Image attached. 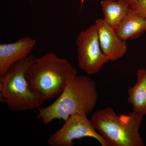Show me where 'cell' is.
<instances>
[{
  "label": "cell",
  "mask_w": 146,
  "mask_h": 146,
  "mask_svg": "<svg viewBox=\"0 0 146 146\" xmlns=\"http://www.w3.org/2000/svg\"><path fill=\"white\" fill-rule=\"evenodd\" d=\"M98 97L95 81L87 76L77 75L53 103L39 108L36 118L47 125L55 119L66 121L76 114L87 116L96 107Z\"/></svg>",
  "instance_id": "cell-1"
},
{
  "label": "cell",
  "mask_w": 146,
  "mask_h": 146,
  "mask_svg": "<svg viewBox=\"0 0 146 146\" xmlns=\"http://www.w3.org/2000/svg\"><path fill=\"white\" fill-rule=\"evenodd\" d=\"M77 73L68 59L48 52L36 58L26 77L32 91L45 101L60 96Z\"/></svg>",
  "instance_id": "cell-2"
},
{
  "label": "cell",
  "mask_w": 146,
  "mask_h": 146,
  "mask_svg": "<svg viewBox=\"0 0 146 146\" xmlns=\"http://www.w3.org/2000/svg\"><path fill=\"white\" fill-rule=\"evenodd\" d=\"M30 54L14 63L0 76V102L13 112L39 109L45 101L32 91L26 77V72L36 61Z\"/></svg>",
  "instance_id": "cell-3"
},
{
  "label": "cell",
  "mask_w": 146,
  "mask_h": 146,
  "mask_svg": "<svg viewBox=\"0 0 146 146\" xmlns=\"http://www.w3.org/2000/svg\"><path fill=\"white\" fill-rule=\"evenodd\" d=\"M143 117L133 111L119 115L108 107L94 112L91 121L110 146H144L139 132Z\"/></svg>",
  "instance_id": "cell-4"
},
{
  "label": "cell",
  "mask_w": 146,
  "mask_h": 146,
  "mask_svg": "<svg viewBox=\"0 0 146 146\" xmlns=\"http://www.w3.org/2000/svg\"><path fill=\"white\" fill-rule=\"evenodd\" d=\"M76 44L79 67L87 74L99 72L110 60L101 48L95 24L78 33Z\"/></svg>",
  "instance_id": "cell-5"
},
{
  "label": "cell",
  "mask_w": 146,
  "mask_h": 146,
  "mask_svg": "<svg viewBox=\"0 0 146 146\" xmlns=\"http://www.w3.org/2000/svg\"><path fill=\"white\" fill-rule=\"evenodd\" d=\"M88 137L95 138L102 146H110L87 116L76 114L70 116L61 128L49 136L47 144L50 146H73L75 140Z\"/></svg>",
  "instance_id": "cell-6"
},
{
  "label": "cell",
  "mask_w": 146,
  "mask_h": 146,
  "mask_svg": "<svg viewBox=\"0 0 146 146\" xmlns=\"http://www.w3.org/2000/svg\"><path fill=\"white\" fill-rule=\"evenodd\" d=\"M98 29L101 48L110 61L123 57L127 52L126 41L118 36L115 29L109 26L104 19H98L95 22Z\"/></svg>",
  "instance_id": "cell-7"
},
{
  "label": "cell",
  "mask_w": 146,
  "mask_h": 146,
  "mask_svg": "<svg viewBox=\"0 0 146 146\" xmlns=\"http://www.w3.org/2000/svg\"><path fill=\"white\" fill-rule=\"evenodd\" d=\"M36 44L35 39L25 36L16 42L0 45V76L11 65L29 55Z\"/></svg>",
  "instance_id": "cell-8"
},
{
  "label": "cell",
  "mask_w": 146,
  "mask_h": 146,
  "mask_svg": "<svg viewBox=\"0 0 146 146\" xmlns=\"http://www.w3.org/2000/svg\"><path fill=\"white\" fill-rule=\"evenodd\" d=\"M115 31L124 41L138 38L146 31V18L130 7L127 14Z\"/></svg>",
  "instance_id": "cell-9"
},
{
  "label": "cell",
  "mask_w": 146,
  "mask_h": 146,
  "mask_svg": "<svg viewBox=\"0 0 146 146\" xmlns=\"http://www.w3.org/2000/svg\"><path fill=\"white\" fill-rule=\"evenodd\" d=\"M137 82L128 90L127 100L132 105L133 111L144 116L146 115V69L136 72Z\"/></svg>",
  "instance_id": "cell-10"
},
{
  "label": "cell",
  "mask_w": 146,
  "mask_h": 146,
  "mask_svg": "<svg viewBox=\"0 0 146 146\" xmlns=\"http://www.w3.org/2000/svg\"><path fill=\"white\" fill-rule=\"evenodd\" d=\"M100 4L104 21L115 29L121 23L130 8L129 5L119 1L102 0Z\"/></svg>",
  "instance_id": "cell-11"
},
{
  "label": "cell",
  "mask_w": 146,
  "mask_h": 146,
  "mask_svg": "<svg viewBox=\"0 0 146 146\" xmlns=\"http://www.w3.org/2000/svg\"><path fill=\"white\" fill-rule=\"evenodd\" d=\"M130 7L137 13L146 18V0H140L135 4Z\"/></svg>",
  "instance_id": "cell-12"
},
{
  "label": "cell",
  "mask_w": 146,
  "mask_h": 146,
  "mask_svg": "<svg viewBox=\"0 0 146 146\" xmlns=\"http://www.w3.org/2000/svg\"><path fill=\"white\" fill-rule=\"evenodd\" d=\"M118 1L131 6L135 4L140 0H118Z\"/></svg>",
  "instance_id": "cell-13"
},
{
  "label": "cell",
  "mask_w": 146,
  "mask_h": 146,
  "mask_svg": "<svg viewBox=\"0 0 146 146\" xmlns=\"http://www.w3.org/2000/svg\"><path fill=\"white\" fill-rule=\"evenodd\" d=\"M84 0H82V4H83V3L84 2Z\"/></svg>",
  "instance_id": "cell-14"
}]
</instances>
